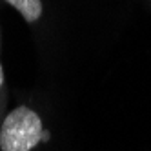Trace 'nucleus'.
I'll use <instances>...</instances> for the list:
<instances>
[{"mask_svg": "<svg viewBox=\"0 0 151 151\" xmlns=\"http://www.w3.org/2000/svg\"><path fill=\"white\" fill-rule=\"evenodd\" d=\"M2 82H4V75H2V66H0V86H2Z\"/></svg>", "mask_w": 151, "mask_h": 151, "instance_id": "4", "label": "nucleus"}, {"mask_svg": "<svg viewBox=\"0 0 151 151\" xmlns=\"http://www.w3.org/2000/svg\"><path fill=\"white\" fill-rule=\"evenodd\" d=\"M42 140L40 116L20 106L6 116L0 129V147L2 151H29Z\"/></svg>", "mask_w": 151, "mask_h": 151, "instance_id": "1", "label": "nucleus"}, {"mask_svg": "<svg viewBox=\"0 0 151 151\" xmlns=\"http://www.w3.org/2000/svg\"><path fill=\"white\" fill-rule=\"evenodd\" d=\"M7 4L17 7L27 22H37L42 15V2L40 0H6Z\"/></svg>", "mask_w": 151, "mask_h": 151, "instance_id": "2", "label": "nucleus"}, {"mask_svg": "<svg viewBox=\"0 0 151 151\" xmlns=\"http://www.w3.org/2000/svg\"><path fill=\"white\" fill-rule=\"evenodd\" d=\"M42 140H44V142L49 140V131H42Z\"/></svg>", "mask_w": 151, "mask_h": 151, "instance_id": "3", "label": "nucleus"}]
</instances>
